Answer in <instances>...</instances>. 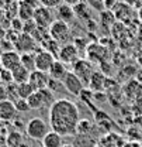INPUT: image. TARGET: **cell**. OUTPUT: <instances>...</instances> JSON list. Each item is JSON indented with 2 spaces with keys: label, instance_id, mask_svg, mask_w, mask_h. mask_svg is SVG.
Here are the masks:
<instances>
[{
  "label": "cell",
  "instance_id": "6",
  "mask_svg": "<svg viewBox=\"0 0 142 147\" xmlns=\"http://www.w3.org/2000/svg\"><path fill=\"white\" fill-rule=\"evenodd\" d=\"M113 13L117 18V21H121L124 24L131 23L134 18H138V11L132 6L127 4L125 1H118L117 6L113 9Z\"/></svg>",
  "mask_w": 142,
  "mask_h": 147
},
{
  "label": "cell",
  "instance_id": "11",
  "mask_svg": "<svg viewBox=\"0 0 142 147\" xmlns=\"http://www.w3.org/2000/svg\"><path fill=\"white\" fill-rule=\"evenodd\" d=\"M55 61H56V57L52 55L49 51L39 50L35 53V69L42 72H49Z\"/></svg>",
  "mask_w": 142,
  "mask_h": 147
},
{
  "label": "cell",
  "instance_id": "18",
  "mask_svg": "<svg viewBox=\"0 0 142 147\" xmlns=\"http://www.w3.org/2000/svg\"><path fill=\"white\" fill-rule=\"evenodd\" d=\"M68 65L66 64H63L62 61H59V59H56L55 62H53L52 68L49 69V76L52 78V79H56V81H63L65 79V76L68 75Z\"/></svg>",
  "mask_w": 142,
  "mask_h": 147
},
{
  "label": "cell",
  "instance_id": "36",
  "mask_svg": "<svg viewBox=\"0 0 142 147\" xmlns=\"http://www.w3.org/2000/svg\"><path fill=\"white\" fill-rule=\"evenodd\" d=\"M23 1H25L27 4H30V6L34 7V9H37V7L41 6V4H39V0H23Z\"/></svg>",
  "mask_w": 142,
  "mask_h": 147
},
{
  "label": "cell",
  "instance_id": "2",
  "mask_svg": "<svg viewBox=\"0 0 142 147\" xmlns=\"http://www.w3.org/2000/svg\"><path fill=\"white\" fill-rule=\"evenodd\" d=\"M25 134L37 142H42V139L48 134L49 125L41 117H31L25 123Z\"/></svg>",
  "mask_w": 142,
  "mask_h": 147
},
{
  "label": "cell",
  "instance_id": "29",
  "mask_svg": "<svg viewBox=\"0 0 142 147\" xmlns=\"http://www.w3.org/2000/svg\"><path fill=\"white\" fill-rule=\"evenodd\" d=\"M14 106H16L18 113H27L28 110H31L27 99H21V98H18L17 100H14Z\"/></svg>",
  "mask_w": 142,
  "mask_h": 147
},
{
  "label": "cell",
  "instance_id": "26",
  "mask_svg": "<svg viewBox=\"0 0 142 147\" xmlns=\"http://www.w3.org/2000/svg\"><path fill=\"white\" fill-rule=\"evenodd\" d=\"M93 130V123L87 119H80L76 127V134H89Z\"/></svg>",
  "mask_w": 142,
  "mask_h": 147
},
{
  "label": "cell",
  "instance_id": "38",
  "mask_svg": "<svg viewBox=\"0 0 142 147\" xmlns=\"http://www.w3.org/2000/svg\"><path fill=\"white\" fill-rule=\"evenodd\" d=\"M135 79H137V81H138V82H139V84L142 85V68H139V69L137 71V75H135Z\"/></svg>",
  "mask_w": 142,
  "mask_h": 147
},
{
  "label": "cell",
  "instance_id": "22",
  "mask_svg": "<svg viewBox=\"0 0 142 147\" xmlns=\"http://www.w3.org/2000/svg\"><path fill=\"white\" fill-rule=\"evenodd\" d=\"M11 74H13V79H14L16 84H23V82H28V79H30V74L31 72L20 64L18 67H16V68L11 71Z\"/></svg>",
  "mask_w": 142,
  "mask_h": 147
},
{
  "label": "cell",
  "instance_id": "21",
  "mask_svg": "<svg viewBox=\"0 0 142 147\" xmlns=\"http://www.w3.org/2000/svg\"><path fill=\"white\" fill-rule=\"evenodd\" d=\"M34 11L35 9L31 7L30 4H27L25 1L23 0H18V13H17V17L21 20V21H28V20H33L34 18Z\"/></svg>",
  "mask_w": 142,
  "mask_h": 147
},
{
  "label": "cell",
  "instance_id": "40",
  "mask_svg": "<svg viewBox=\"0 0 142 147\" xmlns=\"http://www.w3.org/2000/svg\"><path fill=\"white\" fill-rule=\"evenodd\" d=\"M62 147H76V146H75V144H72V143H65Z\"/></svg>",
  "mask_w": 142,
  "mask_h": 147
},
{
  "label": "cell",
  "instance_id": "34",
  "mask_svg": "<svg viewBox=\"0 0 142 147\" xmlns=\"http://www.w3.org/2000/svg\"><path fill=\"white\" fill-rule=\"evenodd\" d=\"M6 99H7V88H6V85L0 84V102L6 100Z\"/></svg>",
  "mask_w": 142,
  "mask_h": 147
},
{
  "label": "cell",
  "instance_id": "7",
  "mask_svg": "<svg viewBox=\"0 0 142 147\" xmlns=\"http://www.w3.org/2000/svg\"><path fill=\"white\" fill-rule=\"evenodd\" d=\"M13 45H14L16 51L20 54H28V53H37L38 51L35 38L30 34H25V33H20Z\"/></svg>",
  "mask_w": 142,
  "mask_h": 147
},
{
  "label": "cell",
  "instance_id": "1",
  "mask_svg": "<svg viewBox=\"0 0 142 147\" xmlns=\"http://www.w3.org/2000/svg\"><path fill=\"white\" fill-rule=\"evenodd\" d=\"M48 120L51 130L59 133L62 137L76 134V127L80 120V112L75 102L68 98L56 99L48 109Z\"/></svg>",
  "mask_w": 142,
  "mask_h": 147
},
{
  "label": "cell",
  "instance_id": "37",
  "mask_svg": "<svg viewBox=\"0 0 142 147\" xmlns=\"http://www.w3.org/2000/svg\"><path fill=\"white\" fill-rule=\"evenodd\" d=\"M83 0H63V3H66V4H69L72 7H75L76 4H79V3H82Z\"/></svg>",
  "mask_w": 142,
  "mask_h": 147
},
{
  "label": "cell",
  "instance_id": "30",
  "mask_svg": "<svg viewBox=\"0 0 142 147\" xmlns=\"http://www.w3.org/2000/svg\"><path fill=\"white\" fill-rule=\"evenodd\" d=\"M37 28H38V27H37L35 21H34V20H28V21H25L24 26H23V33L33 36V34L37 31Z\"/></svg>",
  "mask_w": 142,
  "mask_h": 147
},
{
  "label": "cell",
  "instance_id": "8",
  "mask_svg": "<svg viewBox=\"0 0 142 147\" xmlns=\"http://www.w3.org/2000/svg\"><path fill=\"white\" fill-rule=\"evenodd\" d=\"M37 27L38 28H42V30H48L51 27L53 21H55V17H53V13L51 9H47L44 6H39L37 7L35 11H34V18Z\"/></svg>",
  "mask_w": 142,
  "mask_h": 147
},
{
  "label": "cell",
  "instance_id": "5",
  "mask_svg": "<svg viewBox=\"0 0 142 147\" xmlns=\"http://www.w3.org/2000/svg\"><path fill=\"white\" fill-rule=\"evenodd\" d=\"M72 72L75 74L85 85H87L91 78V75L94 74V68H93V64L87 61V59H79L76 61L73 65H72Z\"/></svg>",
  "mask_w": 142,
  "mask_h": 147
},
{
  "label": "cell",
  "instance_id": "15",
  "mask_svg": "<svg viewBox=\"0 0 142 147\" xmlns=\"http://www.w3.org/2000/svg\"><path fill=\"white\" fill-rule=\"evenodd\" d=\"M55 17H56L55 20H61L63 23L71 24L72 21L76 18V14H75V10H73L72 6L66 4V3H62L59 7L55 9Z\"/></svg>",
  "mask_w": 142,
  "mask_h": 147
},
{
  "label": "cell",
  "instance_id": "32",
  "mask_svg": "<svg viewBox=\"0 0 142 147\" xmlns=\"http://www.w3.org/2000/svg\"><path fill=\"white\" fill-rule=\"evenodd\" d=\"M118 0H101V4L104 7V10H113L117 6Z\"/></svg>",
  "mask_w": 142,
  "mask_h": 147
},
{
  "label": "cell",
  "instance_id": "23",
  "mask_svg": "<svg viewBox=\"0 0 142 147\" xmlns=\"http://www.w3.org/2000/svg\"><path fill=\"white\" fill-rule=\"evenodd\" d=\"M100 23L107 27V28H113V26L117 23V18L114 16L113 10H103L100 11Z\"/></svg>",
  "mask_w": 142,
  "mask_h": 147
},
{
  "label": "cell",
  "instance_id": "20",
  "mask_svg": "<svg viewBox=\"0 0 142 147\" xmlns=\"http://www.w3.org/2000/svg\"><path fill=\"white\" fill-rule=\"evenodd\" d=\"M41 143H42V147H62L65 144L63 143V137L59 133L53 131V130L48 131V134L42 139Z\"/></svg>",
  "mask_w": 142,
  "mask_h": 147
},
{
  "label": "cell",
  "instance_id": "31",
  "mask_svg": "<svg viewBox=\"0 0 142 147\" xmlns=\"http://www.w3.org/2000/svg\"><path fill=\"white\" fill-rule=\"evenodd\" d=\"M62 3H63V0H39V4L41 6H44L47 9H51V10H55Z\"/></svg>",
  "mask_w": 142,
  "mask_h": 147
},
{
  "label": "cell",
  "instance_id": "13",
  "mask_svg": "<svg viewBox=\"0 0 142 147\" xmlns=\"http://www.w3.org/2000/svg\"><path fill=\"white\" fill-rule=\"evenodd\" d=\"M17 109L14 106V102L6 99L0 102V120L3 122H14L17 117Z\"/></svg>",
  "mask_w": 142,
  "mask_h": 147
},
{
  "label": "cell",
  "instance_id": "39",
  "mask_svg": "<svg viewBox=\"0 0 142 147\" xmlns=\"http://www.w3.org/2000/svg\"><path fill=\"white\" fill-rule=\"evenodd\" d=\"M137 11H138V20L142 23V7H141V9H138Z\"/></svg>",
  "mask_w": 142,
  "mask_h": 147
},
{
  "label": "cell",
  "instance_id": "3",
  "mask_svg": "<svg viewBox=\"0 0 142 147\" xmlns=\"http://www.w3.org/2000/svg\"><path fill=\"white\" fill-rule=\"evenodd\" d=\"M55 100H56L55 99V95L48 88L35 91L27 99L31 110H38V109H42V108H48L49 109Z\"/></svg>",
  "mask_w": 142,
  "mask_h": 147
},
{
  "label": "cell",
  "instance_id": "33",
  "mask_svg": "<svg viewBox=\"0 0 142 147\" xmlns=\"http://www.w3.org/2000/svg\"><path fill=\"white\" fill-rule=\"evenodd\" d=\"M127 4H129V6H132L134 9H141L142 7V0H124Z\"/></svg>",
  "mask_w": 142,
  "mask_h": 147
},
{
  "label": "cell",
  "instance_id": "24",
  "mask_svg": "<svg viewBox=\"0 0 142 147\" xmlns=\"http://www.w3.org/2000/svg\"><path fill=\"white\" fill-rule=\"evenodd\" d=\"M17 92H18V98L28 99L35 92V89L33 88V85L30 82H23V84H17Z\"/></svg>",
  "mask_w": 142,
  "mask_h": 147
},
{
  "label": "cell",
  "instance_id": "25",
  "mask_svg": "<svg viewBox=\"0 0 142 147\" xmlns=\"http://www.w3.org/2000/svg\"><path fill=\"white\" fill-rule=\"evenodd\" d=\"M21 65L27 68L30 72L35 71V53L21 54Z\"/></svg>",
  "mask_w": 142,
  "mask_h": 147
},
{
  "label": "cell",
  "instance_id": "27",
  "mask_svg": "<svg viewBox=\"0 0 142 147\" xmlns=\"http://www.w3.org/2000/svg\"><path fill=\"white\" fill-rule=\"evenodd\" d=\"M48 89L52 92L53 95H56V93H59V92L65 91V86H63V84H62L61 81H56V79L49 78V82H48ZM65 92H66V91H65Z\"/></svg>",
  "mask_w": 142,
  "mask_h": 147
},
{
  "label": "cell",
  "instance_id": "16",
  "mask_svg": "<svg viewBox=\"0 0 142 147\" xmlns=\"http://www.w3.org/2000/svg\"><path fill=\"white\" fill-rule=\"evenodd\" d=\"M106 81L107 78L104 76V74L100 72V71H94V74L91 75L87 85L90 86V89H91L93 93L94 92L97 93V92H103L106 89Z\"/></svg>",
  "mask_w": 142,
  "mask_h": 147
},
{
  "label": "cell",
  "instance_id": "10",
  "mask_svg": "<svg viewBox=\"0 0 142 147\" xmlns=\"http://www.w3.org/2000/svg\"><path fill=\"white\" fill-rule=\"evenodd\" d=\"M62 84L65 86V91L68 93H71V95H73V96H80L82 92L85 91V84L72 71L68 72V75L65 76V79L62 81Z\"/></svg>",
  "mask_w": 142,
  "mask_h": 147
},
{
  "label": "cell",
  "instance_id": "28",
  "mask_svg": "<svg viewBox=\"0 0 142 147\" xmlns=\"http://www.w3.org/2000/svg\"><path fill=\"white\" fill-rule=\"evenodd\" d=\"M0 82L3 84V85H10V84H13L14 82V79H13V74L11 71H9V69H1V72H0Z\"/></svg>",
  "mask_w": 142,
  "mask_h": 147
},
{
  "label": "cell",
  "instance_id": "41",
  "mask_svg": "<svg viewBox=\"0 0 142 147\" xmlns=\"http://www.w3.org/2000/svg\"><path fill=\"white\" fill-rule=\"evenodd\" d=\"M1 69H3V64H1V58H0V72H1Z\"/></svg>",
  "mask_w": 142,
  "mask_h": 147
},
{
  "label": "cell",
  "instance_id": "35",
  "mask_svg": "<svg viewBox=\"0 0 142 147\" xmlns=\"http://www.w3.org/2000/svg\"><path fill=\"white\" fill-rule=\"evenodd\" d=\"M6 20H7V14H6V10H4L3 7H0V26H1L3 23H6Z\"/></svg>",
  "mask_w": 142,
  "mask_h": 147
},
{
  "label": "cell",
  "instance_id": "4",
  "mask_svg": "<svg viewBox=\"0 0 142 147\" xmlns=\"http://www.w3.org/2000/svg\"><path fill=\"white\" fill-rule=\"evenodd\" d=\"M48 31H49L51 38L55 40L61 45L71 42L72 30H71V24H68V23H63L61 20H55L51 24V27L48 28Z\"/></svg>",
  "mask_w": 142,
  "mask_h": 147
},
{
  "label": "cell",
  "instance_id": "14",
  "mask_svg": "<svg viewBox=\"0 0 142 147\" xmlns=\"http://www.w3.org/2000/svg\"><path fill=\"white\" fill-rule=\"evenodd\" d=\"M49 74L48 72H42V71H33L30 74V79L28 82L33 85V88L35 91H39V89H45L48 88V82H49Z\"/></svg>",
  "mask_w": 142,
  "mask_h": 147
},
{
  "label": "cell",
  "instance_id": "9",
  "mask_svg": "<svg viewBox=\"0 0 142 147\" xmlns=\"http://www.w3.org/2000/svg\"><path fill=\"white\" fill-rule=\"evenodd\" d=\"M58 59L62 61L66 65H73L76 61H79V50L73 42H68L61 45L59 53H58Z\"/></svg>",
  "mask_w": 142,
  "mask_h": 147
},
{
  "label": "cell",
  "instance_id": "12",
  "mask_svg": "<svg viewBox=\"0 0 142 147\" xmlns=\"http://www.w3.org/2000/svg\"><path fill=\"white\" fill-rule=\"evenodd\" d=\"M1 58V64L4 69L13 71L16 67H18L21 64V54L17 53L16 50H9V51H3L0 54Z\"/></svg>",
  "mask_w": 142,
  "mask_h": 147
},
{
  "label": "cell",
  "instance_id": "19",
  "mask_svg": "<svg viewBox=\"0 0 142 147\" xmlns=\"http://www.w3.org/2000/svg\"><path fill=\"white\" fill-rule=\"evenodd\" d=\"M124 93L129 99H138L142 95V85L134 78V79H128V82L124 86Z\"/></svg>",
  "mask_w": 142,
  "mask_h": 147
},
{
  "label": "cell",
  "instance_id": "17",
  "mask_svg": "<svg viewBox=\"0 0 142 147\" xmlns=\"http://www.w3.org/2000/svg\"><path fill=\"white\" fill-rule=\"evenodd\" d=\"M75 10V14H76V18L79 20H83V21H90V18L93 16V10H91V6L89 4V1L83 0L82 3L76 4L73 7Z\"/></svg>",
  "mask_w": 142,
  "mask_h": 147
}]
</instances>
